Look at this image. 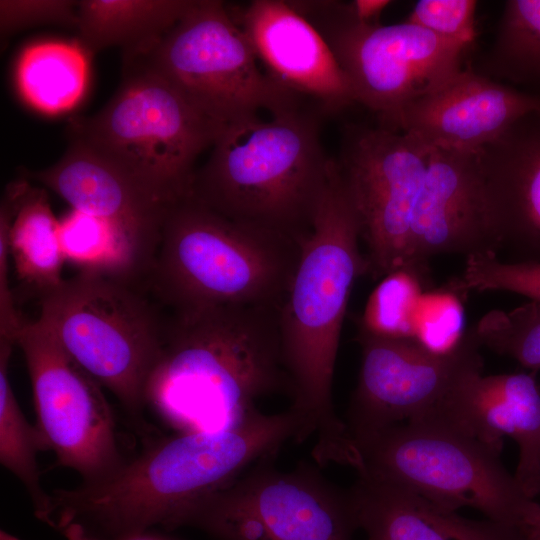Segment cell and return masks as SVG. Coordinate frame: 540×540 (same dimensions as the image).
<instances>
[{"label":"cell","mask_w":540,"mask_h":540,"mask_svg":"<svg viewBox=\"0 0 540 540\" xmlns=\"http://www.w3.org/2000/svg\"><path fill=\"white\" fill-rule=\"evenodd\" d=\"M473 329L482 347L532 372L540 369V302L529 301L510 311L491 310Z\"/></svg>","instance_id":"f1b7e54d"},{"label":"cell","mask_w":540,"mask_h":540,"mask_svg":"<svg viewBox=\"0 0 540 540\" xmlns=\"http://www.w3.org/2000/svg\"><path fill=\"white\" fill-rule=\"evenodd\" d=\"M193 0H80L77 42L87 55L120 47L123 59L158 42L186 13Z\"/></svg>","instance_id":"603a6c76"},{"label":"cell","mask_w":540,"mask_h":540,"mask_svg":"<svg viewBox=\"0 0 540 540\" xmlns=\"http://www.w3.org/2000/svg\"><path fill=\"white\" fill-rule=\"evenodd\" d=\"M429 154L430 146L378 124L350 125L343 133L336 162L374 279L409 266L412 214Z\"/></svg>","instance_id":"4fadbf2b"},{"label":"cell","mask_w":540,"mask_h":540,"mask_svg":"<svg viewBox=\"0 0 540 540\" xmlns=\"http://www.w3.org/2000/svg\"><path fill=\"white\" fill-rule=\"evenodd\" d=\"M10 265L27 294L41 298L62 284L65 264L59 239V219L44 188L22 177L10 182L0 206Z\"/></svg>","instance_id":"7402d4cb"},{"label":"cell","mask_w":540,"mask_h":540,"mask_svg":"<svg viewBox=\"0 0 540 540\" xmlns=\"http://www.w3.org/2000/svg\"><path fill=\"white\" fill-rule=\"evenodd\" d=\"M142 284L77 273L39 298L37 318L146 433L145 388L167 325Z\"/></svg>","instance_id":"52a82bcc"},{"label":"cell","mask_w":540,"mask_h":540,"mask_svg":"<svg viewBox=\"0 0 540 540\" xmlns=\"http://www.w3.org/2000/svg\"><path fill=\"white\" fill-rule=\"evenodd\" d=\"M357 447V473L400 484L451 511L474 508L526 532L540 507L505 468L501 451L440 415L391 426Z\"/></svg>","instance_id":"ba28073f"},{"label":"cell","mask_w":540,"mask_h":540,"mask_svg":"<svg viewBox=\"0 0 540 540\" xmlns=\"http://www.w3.org/2000/svg\"><path fill=\"white\" fill-rule=\"evenodd\" d=\"M270 457L199 502L185 526L217 540H353L358 524L349 489L308 463L278 470Z\"/></svg>","instance_id":"8fae6325"},{"label":"cell","mask_w":540,"mask_h":540,"mask_svg":"<svg viewBox=\"0 0 540 540\" xmlns=\"http://www.w3.org/2000/svg\"><path fill=\"white\" fill-rule=\"evenodd\" d=\"M321 116L302 106L226 126L188 194L232 220L301 243L334 164L321 144Z\"/></svg>","instance_id":"277c9868"},{"label":"cell","mask_w":540,"mask_h":540,"mask_svg":"<svg viewBox=\"0 0 540 540\" xmlns=\"http://www.w3.org/2000/svg\"><path fill=\"white\" fill-rule=\"evenodd\" d=\"M0 338V462L24 486L37 519L45 522L50 493L40 482L37 453L46 450L35 425L26 420L9 381L8 366L14 346Z\"/></svg>","instance_id":"484cf974"},{"label":"cell","mask_w":540,"mask_h":540,"mask_svg":"<svg viewBox=\"0 0 540 540\" xmlns=\"http://www.w3.org/2000/svg\"><path fill=\"white\" fill-rule=\"evenodd\" d=\"M535 372L468 378L437 413L501 451L505 436L519 448L515 478L531 498L540 494V387Z\"/></svg>","instance_id":"d6986e66"},{"label":"cell","mask_w":540,"mask_h":540,"mask_svg":"<svg viewBox=\"0 0 540 540\" xmlns=\"http://www.w3.org/2000/svg\"><path fill=\"white\" fill-rule=\"evenodd\" d=\"M473 0H420L407 22L419 25L436 35L469 46L475 36Z\"/></svg>","instance_id":"d6a6232c"},{"label":"cell","mask_w":540,"mask_h":540,"mask_svg":"<svg viewBox=\"0 0 540 540\" xmlns=\"http://www.w3.org/2000/svg\"><path fill=\"white\" fill-rule=\"evenodd\" d=\"M137 61L169 81L222 130L231 124L305 106L261 70L227 4L193 0L182 18Z\"/></svg>","instance_id":"9c48e42d"},{"label":"cell","mask_w":540,"mask_h":540,"mask_svg":"<svg viewBox=\"0 0 540 540\" xmlns=\"http://www.w3.org/2000/svg\"><path fill=\"white\" fill-rule=\"evenodd\" d=\"M465 295L454 279L440 288L426 290L418 306L413 339L437 354L454 350L466 332Z\"/></svg>","instance_id":"f546056e"},{"label":"cell","mask_w":540,"mask_h":540,"mask_svg":"<svg viewBox=\"0 0 540 540\" xmlns=\"http://www.w3.org/2000/svg\"><path fill=\"white\" fill-rule=\"evenodd\" d=\"M361 367L344 421L355 445L391 426L437 413L471 376L482 373L473 328L449 353L414 339L357 335Z\"/></svg>","instance_id":"5bb4252c"},{"label":"cell","mask_w":540,"mask_h":540,"mask_svg":"<svg viewBox=\"0 0 540 540\" xmlns=\"http://www.w3.org/2000/svg\"><path fill=\"white\" fill-rule=\"evenodd\" d=\"M227 8L277 85L309 101L324 116L356 103L329 45L289 1L253 0Z\"/></svg>","instance_id":"9a60e30c"},{"label":"cell","mask_w":540,"mask_h":540,"mask_svg":"<svg viewBox=\"0 0 540 540\" xmlns=\"http://www.w3.org/2000/svg\"><path fill=\"white\" fill-rule=\"evenodd\" d=\"M77 6L74 0H1V45L20 31L42 25L76 28Z\"/></svg>","instance_id":"1f68e13d"},{"label":"cell","mask_w":540,"mask_h":540,"mask_svg":"<svg viewBox=\"0 0 540 540\" xmlns=\"http://www.w3.org/2000/svg\"><path fill=\"white\" fill-rule=\"evenodd\" d=\"M300 245L232 220L187 194L166 211L142 285L172 312L281 308Z\"/></svg>","instance_id":"5b68a950"},{"label":"cell","mask_w":540,"mask_h":540,"mask_svg":"<svg viewBox=\"0 0 540 540\" xmlns=\"http://www.w3.org/2000/svg\"><path fill=\"white\" fill-rule=\"evenodd\" d=\"M485 69L540 97V0L505 2Z\"/></svg>","instance_id":"4316f807"},{"label":"cell","mask_w":540,"mask_h":540,"mask_svg":"<svg viewBox=\"0 0 540 540\" xmlns=\"http://www.w3.org/2000/svg\"><path fill=\"white\" fill-rule=\"evenodd\" d=\"M432 288L428 270L403 267L380 279L358 320V333L382 338L413 339L423 293Z\"/></svg>","instance_id":"83f0119b"},{"label":"cell","mask_w":540,"mask_h":540,"mask_svg":"<svg viewBox=\"0 0 540 540\" xmlns=\"http://www.w3.org/2000/svg\"><path fill=\"white\" fill-rule=\"evenodd\" d=\"M391 3L390 0H354L346 4L357 22L374 25L379 23L381 14Z\"/></svg>","instance_id":"836d02e7"},{"label":"cell","mask_w":540,"mask_h":540,"mask_svg":"<svg viewBox=\"0 0 540 540\" xmlns=\"http://www.w3.org/2000/svg\"><path fill=\"white\" fill-rule=\"evenodd\" d=\"M532 112H540L539 96L462 70L409 104L392 130L428 146L478 152Z\"/></svg>","instance_id":"e0dca14e"},{"label":"cell","mask_w":540,"mask_h":540,"mask_svg":"<svg viewBox=\"0 0 540 540\" xmlns=\"http://www.w3.org/2000/svg\"><path fill=\"white\" fill-rule=\"evenodd\" d=\"M501 247L487 216L478 152L430 146L412 214L409 266L430 270L437 255L467 257Z\"/></svg>","instance_id":"2e32d148"},{"label":"cell","mask_w":540,"mask_h":540,"mask_svg":"<svg viewBox=\"0 0 540 540\" xmlns=\"http://www.w3.org/2000/svg\"><path fill=\"white\" fill-rule=\"evenodd\" d=\"M65 263L78 273L142 283L150 260L136 239L121 226L71 209L59 219Z\"/></svg>","instance_id":"cb8c5ba5"},{"label":"cell","mask_w":540,"mask_h":540,"mask_svg":"<svg viewBox=\"0 0 540 540\" xmlns=\"http://www.w3.org/2000/svg\"><path fill=\"white\" fill-rule=\"evenodd\" d=\"M367 540H527L526 532L445 509L391 481L358 473L349 488Z\"/></svg>","instance_id":"44dd1931"},{"label":"cell","mask_w":540,"mask_h":540,"mask_svg":"<svg viewBox=\"0 0 540 540\" xmlns=\"http://www.w3.org/2000/svg\"><path fill=\"white\" fill-rule=\"evenodd\" d=\"M22 177L49 188L72 209L115 223L128 231L152 262L169 205L85 145L69 140L62 157Z\"/></svg>","instance_id":"ffe728a7"},{"label":"cell","mask_w":540,"mask_h":540,"mask_svg":"<svg viewBox=\"0 0 540 540\" xmlns=\"http://www.w3.org/2000/svg\"><path fill=\"white\" fill-rule=\"evenodd\" d=\"M526 535L527 540H540V507L530 519Z\"/></svg>","instance_id":"e575fe53"},{"label":"cell","mask_w":540,"mask_h":540,"mask_svg":"<svg viewBox=\"0 0 540 540\" xmlns=\"http://www.w3.org/2000/svg\"><path fill=\"white\" fill-rule=\"evenodd\" d=\"M295 429L289 411L256 409L229 429L163 438L99 480L54 489L44 523L67 540H123L154 526H185L199 502L274 455Z\"/></svg>","instance_id":"6da1fadb"},{"label":"cell","mask_w":540,"mask_h":540,"mask_svg":"<svg viewBox=\"0 0 540 540\" xmlns=\"http://www.w3.org/2000/svg\"><path fill=\"white\" fill-rule=\"evenodd\" d=\"M221 131L137 61L123 62L122 82L98 112L70 118L67 125L68 140L85 145L167 205L189 193L198 156Z\"/></svg>","instance_id":"8992f818"},{"label":"cell","mask_w":540,"mask_h":540,"mask_svg":"<svg viewBox=\"0 0 540 540\" xmlns=\"http://www.w3.org/2000/svg\"><path fill=\"white\" fill-rule=\"evenodd\" d=\"M89 56L76 41L37 42L27 46L16 66L20 95L35 110L57 115L83 98L89 78Z\"/></svg>","instance_id":"d4e9b609"},{"label":"cell","mask_w":540,"mask_h":540,"mask_svg":"<svg viewBox=\"0 0 540 540\" xmlns=\"http://www.w3.org/2000/svg\"><path fill=\"white\" fill-rule=\"evenodd\" d=\"M17 345L29 373L36 427L56 465L82 482L99 480L125 461L113 410L102 385L83 369L44 325L24 320Z\"/></svg>","instance_id":"7c38bea8"},{"label":"cell","mask_w":540,"mask_h":540,"mask_svg":"<svg viewBox=\"0 0 540 540\" xmlns=\"http://www.w3.org/2000/svg\"><path fill=\"white\" fill-rule=\"evenodd\" d=\"M360 241L358 216L334 160L279 310L289 410L298 424L294 440L314 436L312 457L320 466L354 467L359 459L335 411L332 385L349 298L357 279L369 273Z\"/></svg>","instance_id":"7a4b0ae2"},{"label":"cell","mask_w":540,"mask_h":540,"mask_svg":"<svg viewBox=\"0 0 540 540\" xmlns=\"http://www.w3.org/2000/svg\"><path fill=\"white\" fill-rule=\"evenodd\" d=\"M279 310L172 312L146 384V408L178 433L220 431L244 420L260 398L290 394Z\"/></svg>","instance_id":"3957f363"},{"label":"cell","mask_w":540,"mask_h":540,"mask_svg":"<svg viewBox=\"0 0 540 540\" xmlns=\"http://www.w3.org/2000/svg\"><path fill=\"white\" fill-rule=\"evenodd\" d=\"M321 34L356 103L393 129L401 112L462 71L467 46L407 21L366 25L340 1H289Z\"/></svg>","instance_id":"30bf717a"},{"label":"cell","mask_w":540,"mask_h":540,"mask_svg":"<svg viewBox=\"0 0 540 540\" xmlns=\"http://www.w3.org/2000/svg\"><path fill=\"white\" fill-rule=\"evenodd\" d=\"M123 540H166V539L153 535V534H149L148 532H145L137 536L129 537Z\"/></svg>","instance_id":"d590c367"},{"label":"cell","mask_w":540,"mask_h":540,"mask_svg":"<svg viewBox=\"0 0 540 540\" xmlns=\"http://www.w3.org/2000/svg\"><path fill=\"white\" fill-rule=\"evenodd\" d=\"M459 290H502L540 302V260L504 262L495 252L476 253L466 257L460 277L455 278Z\"/></svg>","instance_id":"4dcf8cb0"},{"label":"cell","mask_w":540,"mask_h":540,"mask_svg":"<svg viewBox=\"0 0 540 540\" xmlns=\"http://www.w3.org/2000/svg\"><path fill=\"white\" fill-rule=\"evenodd\" d=\"M490 225L522 260H540V112L516 121L478 151Z\"/></svg>","instance_id":"ac0fdd59"}]
</instances>
